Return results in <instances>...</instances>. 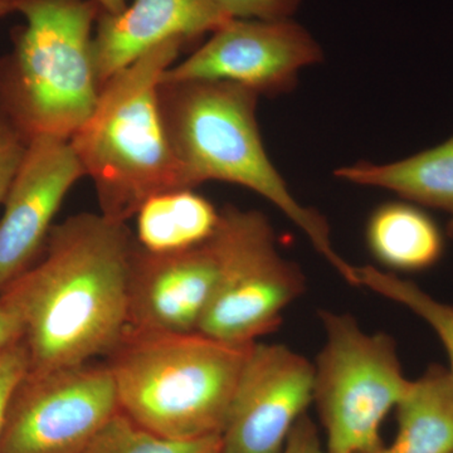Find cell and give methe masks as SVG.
<instances>
[{"instance_id": "1", "label": "cell", "mask_w": 453, "mask_h": 453, "mask_svg": "<svg viewBox=\"0 0 453 453\" xmlns=\"http://www.w3.org/2000/svg\"><path fill=\"white\" fill-rule=\"evenodd\" d=\"M127 223L101 213L50 229L41 257L5 288L23 323L29 371L106 357L129 326V277L136 247Z\"/></svg>"}, {"instance_id": "2", "label": "cell", "mask_w": 453, "mask_h": 453, "mask_svg": "<svg viewBox=\"0 0 453 453\" xmlns=\"http://www.w3.org/2000/svg\"><path fill=\"white\" fill-rule=\"evenodd\" d=\"M259 95L226 81L160 82L157 104L184 186L225 181L264 196L299 226L319 253L351 286L357 267L333 247L326 219L301 204L268 157L256 118Z\"/></svg>"}, {"instance_id": "3", "label": "cell", "mask_w": 453, "mask_h": 453, "mask_svg": "<svg viewBox=\"0 0 453 453\" xmlns=\"http://www.w3.org/2000/svg\"><path fill=\"white\" fill-rule=\"evenodd\" d=\"M253 344L127 326L105 365L121 412L160 436L198 440L222 436Z\"/></svg>"}, {"instance_id": "4", "label": "cell", "mask_w": 453, "mask_h": 453, "mask_svg": "<svg viewBox=\"0 0 453 453\" xmlns=\"http://www.w3.org/2000/svg\"><path fill=\"white\" fill-rule=\"evenodd\" d=\"M188 47L180 38L163 42L113 74L94 111L68 140L94 181L106 219L127 223L151 196L188 189L157 104L164 73Z\"/></svg>"}, {"instance_id": "5", "label": "cell", "mask_w": 453, "mask_h": 453, "mask_svg": "<svg viewBox=\"0 0 453 453\" xmlns=\"http://www.w3.org/2000/svg\"><path fill=\"white\" fill-rule=\"evenodd\" d=\"M96 0H18L25 25L0 57V113L27 142L70 140L96 106Z\"/></svg>"}, {"instance_id": "6", "label": "cell", "mask_w": 453, "mask_h": 453, "mask_svg": "<svg viewBox=\"0 0 453 453\" xmlns=\"http://www.w3.org/2000/svg\"><path fill=\"white\" fill-rule=\"evenodd\" d=\"M326 342L315 366L314 402L326 453H380V428L410 387L395 339L368 334L356 318L321 311Z\"/></svg>"}, {"instance_id": "7", "label": "cell", "mask_w": 453, "mask_h": 453, "mask_svg": "<svg viewBox=\"0 0 453 453\" xmlns=\"http://www.w3.org/2000/svg\"><path fill=\"white\" fill-rule=\"evenodd\" d=\"M217 281L198 332L247 345L275 332L288 306L306 290L296 264L282 257L261 211L226 205L210 241Z\"/></svg>"}, {"instance_id": "8", "label": "cell", "mask_w": 453, "mask_h": 453, "mask_svg": "<svg viewBox=\"0 0 453 453\" xmlns=\"http://www.w3.org/2000/svg\"><path fill=\"white\" fill-rule=\"evenodd\" d=\"M119 410L105 363L28 371L12 395L0 453H80Z\"/></svg>"}, {"instance_id": "9", "label": "cell", "mask_w": 453, "mask_h": 453, "mask_svg": "<svg viewBox=\"0 0 453 453\" xmlns=\"http://www.w3.org/2000/svg\"><path fill=\"white\" fill-rule=\"evenodd\" d=\"M323 50L290 19H231L187 59L164 73L163 82L226 81L268 97L290 92L303 68L323 61Z\"/></svg>"}, {"instance_id": "10", "label": "cell", "mask_w": 453, "mask_h": 453, "mask_svg": "<svg viewBox=\"0 0 453 453\" xmlns=\"http://www.w3.org/2000/svg\"><path fill=\"white\" fill-rule=\"evenodd\" d=\"M315 366L282 344L255 342L222 432V453H281L314 402Z\"/></svg>"}, {"instance_id": "11", "label": "cell", "mask_w": 453, "mask_h": 453, "mask_svg": "<svg viewBox=\"0 0 453 453\" xmlns=\"http://www.w3.org/2000/svg\"><path fill=\"white\" fill-rule=\"evenodd\" d=\"M85 170L70 142L31 140L0 217V294L37 262L65 196Z\"/></svg>"}, {"instance_id": "12", "label": "cell", "mask_w": 453, "mask_h": 453, "mask_svg": "<svg viewBox=\"0 0 453 453\" xmlns=\"http://www.w3.org/2000/svg\"><path fill=\"white\" fill-rule=\"evenodd\" d=\"M216 281L217 261L210 242L172 253L149 252L136 243L129 277V327L198 332Z\"/></svg>"}, {"instance_id": "13", "label": "cell", "mask_w": 453, "mask_h": 453, "mask_svg": "<svg viewBox=\"0 0 453 453\" xmlns=\"http://www.w3.org/2000/svg\"><path fill=\"white\" fill-rule=\"evenodd\" d=\"M231 19L219 0H134L118 14L101 11L94 35L101 88L163 42L180 38L192 46Z\"/></svg>"}, {"instance_id": "14", "label": "cell", "mask_w": 453, "mask_h": 453, "mask_svg": "<svg viewBox=\"0 0 453 453\" xmlns=\"http://www.w3.org/2000/svg\"><path fill=\"white\" fill-rule=\"evenodd\" d=\"M334 175L357 186L390 190L403 201L445 211L449 216L447 234L453 238V136L398 162H357L336 169Z\"/></svg>"}, {"instance_id": "15", "label": "cell", "mask_w": 453, "mask_h": 453, "mask_svg": "<svg viewBox=\"0 0 453 453\" xmlns=\"http://www.w3.org/2000/svg\"><path fill=\"white\" fill-rule=\"evenodd\" d=\"M372 257L390 270L421 273L442 258L445 237L421 205L401 201L375 208L365 229Z\"/></svg>"}, {"instance_id": "16", "label": "cell", "mask_w": 453, "mask_h": 453, "mask_svg": "<svg viewBox=\"0 0 453 453\" xmlns=\"http://www.w3.org/2000/svg\"><path fill=\"white\" fill-rule=\"evenodd\" d=\"M398 431L380 453H453V378L434 365L395 407Z\"/></svg>"}, {"instance_id": "17", "label": "cell", "mask_w": 453, "mask_h": 453, "mask_svg": "<svg viewBox=\"0 0 453 453\" xmlns=\"http://www.w3.org/2000/svg\"><path fill=\"white\" fill-rule=\"evenodd\" d=\"M135 217L140 246L172 253L208 242L219 226V211L195 189H175L149 198Z\"/></svg>"}, {"instance_id": "18", "label": "cell", "mask_w": 453, "mask_h": 453, "mask_svg": "<svg viewBox=\"0 0 453 453\" xmlns=\"http://www.w3.org/2000/svg\"><path fill=\"white\" fill-rule=\"evenodd\" d=\"M222 436L173 440L149 431L120 410L80 453H219Z\"/></svg>"}, {"instance_id": "19", "label": "cell", "mask_w": 453, "mask_h": 453, "mask_svg": "<svg viewBox=\"0 0 453 453\" xmlns=\"http://www.w3.org/2000/svg\"><path fill=\"white\" fill-rule=\"evenodd\" d=\"M359 286L405 306L434 330L449 359L453 378V303H442L419 286L374 266L357 267Z\"/></svg>"}, {"instance_id": "20", "label": "cell", "mask_w": 453, "mask_h": 453, "mask_svg": "<svg viewBox=\"0 0 453 453\" xmlns=\"http://www.w3.org/2000/svg\"><path fill=\"white\" fill-rule=\"evenodd\" d=\"M28 371V351L22 339L0 350V434L4 427L12 395Z\"/></svg>"}, {"instance_id": "21", "label": "cell", "mask_w": 453, "mask_h": 453, "mask_svg": "<svg viewBox=\"0 0 453 453\" xmlns=\"http://www.w3.org/2000/svg\"><path fill=\"white\" fill-rule=\"evenodd\" d=\"M303 0H219L234 19H290Z\"/></svg>"}, {"instance_id": "22", "label": "cell", "mask_w": 453, "mask_h": 453, "mask_svg": "<svg viewBox=\"0 0 453 453\" xmlns=\"http://www.w3.org/2000/svg\"><path fill=\"white\" fill-rule=\"evenodd\" d=\"M28 142L0 113V204L4 202Z\"/></svg>"}, {"instance_id": "23", "label": "cell", "mask_w": 453, "mask_h": 453, "mask_svg": "<svg viewBox=\"0 0 453 453\" xmlns=\"http://www.w3.org/2000/svg\"><path fill=\"white\" fill-rule=\"evenodd\" d=\"M281 453H326L315 423L306 414L292 429Z\"/></svg>"}, {"instance_id": "24", "label": "cell", "mask_w": 453, "mask_h": 453, "mask_svg": "<svg viewBox=\"0 0 453 453\" xmlns=\"http://www.w3.org/2000/svg\"><path fill=\"white\" fill-rule=\"evenodd\" d=\"M23 338V323L16 306L0 295V350Z\"/></svg>"}, {"instance_id": "25", "label": "cell", "mask_w": 453, "mask_h": 453, "mask_svg": "<svg viewBox=\"0 0 453 453\" xmlns=\"http://www.w3.org/2000/svg\"><path fill=\"white\" fill-rule=\"evenodd\" d=\"M104 12L110 14H118L127 7V0H96Z\"/></svg>"}, {"instance_id": "26", "label": "cell", "mask_w": 453, "mask_h": 453, "mask_svg": "<svg viewBox=\"0 0 453 453\" xmlns=\"http://www.w3.org/2000/svg\"><path fill=\"white\" fill-rule=\"evenodd\" d=\"M18 0H0V19L12 13H17Z\"/></svg>"}, {"instance_id": "27", "label": "cell", "mask_w": 453, "mask_h": 453, "mask_svg": "<svg viewBox=\"0 0 453 453\" xmlns=\"http://www.w3.org/2000/svg\"><path fill=\"white\" fill-rule=\"evenodd\" d=\"M219 453H222V451H220Z\"/></svg>"}]
</instances>
